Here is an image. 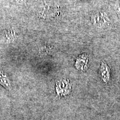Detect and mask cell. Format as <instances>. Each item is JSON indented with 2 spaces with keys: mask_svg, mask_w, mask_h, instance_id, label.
Listing matches in <instances>:
<instances>
[{
  "mask_svg": "<svg viewBox=\"0 0 120 120\" xmlns=\"http://www.w3.org/2000/svg\"><path fill=\"white\" fill-rule=\"evenodd\" d=\"M94 23L100 28H110L111 21L107 15L101 12L94 17Z\"/></svg>",
  "mask_w": 120,
  "mask_h": 120,
  "instance_id": "cell-1",
  "label": "cell"
},
{
  "mask_svg": "<svg viewBox=\"0 0 120 120\" xmlns=\"http://www.w3.org/2000/svg\"><path fill=\"white\" fill-rule=\"evenodd\" d=\"M56 90L58 94H61V95H66L71 92V85L67 81L62 80L58 82Z\"/></svg>",
  "mask_w": 120,
  "mask_h": 120,
  "instance_id": "cell-2",
  "label": "cell"
},
{
  "mask_svg": "<svg viewBox=\"0 0 120 120\" xmlns=\"http://www.w3.org/2000/svg\"><path fill=\"white\" fill-rule=\"evenodd\" d=\"M101 79L105 83H107L110 79L111 71L107 64L104 62L101 63L100 69Z\"/></svg>",
  "mask_w": 120,
  "mask_h": 120,
  "instance_id": "cell-3",
  "label": "cell"
},
{
  "mask_svg": "<svg viewBox=\"0 0 120 120\" xmlns=\"http://www.w3.org/2000/svg\"><path fill=\"white\" fill-rule=\"evenodd\" d=\"M88 63V57L85 54L79 56V58L76 60L75 66L76 68L79 70L84 71L87 68V65Z\"/></svg>",
  "mask_w": 120,
  "mask_h": 120,
  "instance_id": "cell-4",
  "label": "cell"
},
{
  "mask_svg": "<svg viewBox=\"0 0 120 120\" xmlns=\"http://www.w3.org/2000/svg\"><path fill=\"white\" fill-rule=\"evenodd\" d=\"M0 85L7 90L11 89V84L7 75L4 72L0 71Z\"/></svg>",
  "mask_w": 120,
  "mask_h": 120,
  "instance_id": "cell-5",
  "label": "cell"
},
{
  "mask_svg": "<svg viewBox=\"0 0 120 120\" xmlns=\"http://www.w3.org/2000/svg\"><path fill=\"white\" fill-rule=\"evenodd\" d=\"M118 12H120V4L119 6V8H118Z\"/></svg>",
  "mask_w": 120,
  "mask_h": 120,
  "instance_id": "cell-6",
  "label": "cell"
}]
</instances>
